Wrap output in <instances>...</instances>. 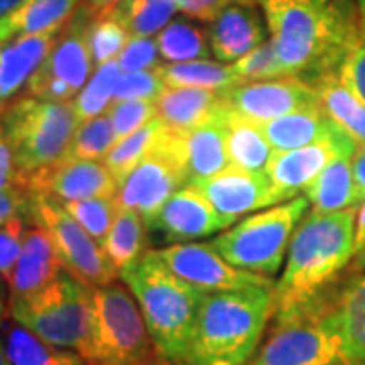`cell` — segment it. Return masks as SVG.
<instances>
[{
	"instance_id": "10",
	"label": "cell",
	"mask_w": 365,
	"mask_h": 365,
	"mask_svg": "<svg viewBox=\"0 0 365 365\" xmlns=\"http://www.w3.org/2000/svg\"><path fill=\"white\" fill-rule=\"evenodd\" d=\"M26 222L43 227L57 250L63 268L91 288L110 284L118 272L110 264L104 248L96 242L59 199L45 193H31L26 205Z\"/></svg>"
},
{
	"instance_id": "14",
	"label": "cell",
	"mask_w": 365,
	"mask_h": 365,
	"mask_svg": "<svg viewBox=\"0 0 365 365\" xmlns=\"http://www.w3.org/2000/svg\"><path fill=\"white\" fill-rule=\"evenodd\" d=\"M189 185L197 187L211 203L217 213L222 232L256 211L278 205L272 182L266 173H252L230 165L207 179Z\"/></svg>"
},
{
	"instance_id": "19",
	"label": "cell",
	"mask_w": 365,
	"mask_h": 365,
	"mask_svg": "<svg viewBox=\"0 0 365 365\" xmlns=\"http://www.w3.org/2000/svg\"><path fill=\"white\" fill-rule=\"evenodd\" d=\"M148 227L163 234V237L173 244L195 242L199 237L222 232L217 213L193 185L177 189L165 201V205Z\"/></svg>"
},
{
	"instance_id": "29",
	"label": "cell",
	"mask_w": 365,
	"mask_h": 365,
	"mask_svg": "<svg viewBox=\"0 0 365 365\" xmlns=\"http://www.w3.org/2000/svg\"><path fill=\"white\" fill-rule=\"evenodd\" d=\"M79 6L81 0H21L13 13L0 21V41L59 29Z\"/></svg>"
},
{
	"instance_id": "33",
	"label": "cell",
	"mask_w": 365,
	"mask_h": 365,
	"mask_svg": "<svg viewBox=\"0 0 365 365\" xmlns=\"http://www.w3.org/2000/svg\"><path fill=\"white\" fill-rule=\"evenodd\" d=\"M108 11L130 37H153L169 25L179 9L175 0H120Z\"/></svg>"
},
{
	"instance_id": "23",
	"label": "cell",
	"mask_w": 365,
	"mask_h": 365,
	"mask_svg": "<svg viewBox=\"0 0 365 365\" xmlns=\"http://www.w3.org/2000/svg\"><path fill=\"white\" fill-rule=\"evenodd\" d=\"M266 140L270 143L274 153L292 150L307 144H313L317 140H325L335 136L341 128L327 116L321 106L297 110L284 116L272 118L268 122L260 124Z\"/></svg>"
},
{
	"instance_id": "59",
	"label": "cell",
	"mask_w": 365,
	"mask_h": 365,
	"mask_svg": "<svg viewBox=\"0 0 365 365\" xmlns=\"http://www.w3.org/2000/svg\"><path fill=\"white\" fill-rule=\"evenodd\" d=\"M4 140V130H2V120H0V143Z\"/></svg>"
},
{
	"instance_id": "5",
	"label": "cell",
	"mask_w": 365,
	"mask_h": 365,
	"mask_svg": "<svg viewBox=\"0 0 365 365\" xmlns=\"http://www.w3.org/2000/svg\"><path fill=\"white\" fill-rule=\"evenodd\" d=\"M331 297L333 288L304 307L274 311L248 365H351Z\"/></svg>"
},
{
	"instance_id": "34",
	"label": "cell",
	"mask_w": 365,
	"mask_h": 365,
	"mask_svg": "<svg viewBox=\"0 0 365 365\" xmlns=\"http://www.w3.org/2000/svg\"><path fill=\"white\" fill-rule=\"evenodd\" d=\"M163 128H165V122L160 118H155L153 122H148L143 128H138L128 136L116 140V144L110 148V153L106 155L102 163L114 175L118 185L124 181L126 175L153 150Z\"/></svg>"
},
{
	"instance_id": "30",
	"label": "cell",
	"mask_w": 365,
	"mask_h": 365,
	"mask_svg": "<svg viewBox=\"0 0 365 365\" xmlns=\"http://www.w3.org/2000/svg\"><path fill=\"white\" fill-rule=\"evenodd\" d=\"M158 73L167 88H197V90L227 91L240 86L230 63L195 59L179 63H160Z\"/></svg>"
},
{
	"instance_id": "52",
	"label": "cell",
	"mask_w": 365,
	"mask_h": 365,
	"mask_svg": "<svg viewBox=\"0 0 365 365\" xmlns=\"http://www.w3.org/2000/svg\"><path fill=\"white\" fill-rule=\"evenodd\" d=\"M138 365H179V364L170 361V359L163 357V355H158V353H153L150 357H146V359H144V361H140Z\"/></svg>"
},
{
	"instance_id": "51",
	"label": "cell",
	"mask_w": 365,
	"mask_h": 365,
	"mask_svg": "<svg viewBox=\"0 0 365 365\" xmlns=\"http://www.w3.org/2000/svg\"><path fill=\"white\" fill-rule=\"evenodd\" d=\"M9 311H11V307H9V300H6V282L0 278V327L4 325V319H6Z\"/></svg>"
},
{
	"instance_id": "4",
	"label": "cell",
	"mask_w": 365,
	"mask_h": 365,
	"mask_svg": "<svg viewBox=\"0 0 365 365\" xmlns=\"http://www.w3.org/2000/svg\"><path fill=\"white\" fill-rule=\"evenodd\" d=\"M120 280L138 302L158 355L182 365L205 294L173 272L157 250H146Z\"/></svg>"
},
{
	"instance_id": "57",
	"label": "cell",
	"mask_w": 365,
	"mask_h": 365,
	"mask_svg": "<svg viewBox=\"0 0 365 365\" xmlns=\"http://www.w3.org/2000/svg\"><path fill=\"white\" fill-rule=\"evenodd\" d=\"M355 268H359V270H365V256H364V258H355Z\"/></svg>"
},
{
	"instance_id": "18",
	"label": "cell",
	"mask_w": 365,
	"mask_h": 365,
	"mask_svg": "<svg viewBox=\"0 0 365 365\" xmlns=\"http://www.w3.org/2000/svg\"><path fill=\"white\" fill-rule=\"evenodd\" d=\"M266 19L258 4L235 2L225 6L207 25V39L211 55L220 63H235L250 51L266 43Z\"/></svg>"
},
{
	"instance_id": "44",
	"label": "cell",
	"mask_w": 365,
	"mask_h": 365,
	"mask_svg": "<svg viewBox=\"0 0 365 365\" xmlns=\"http://www.w3.org/2000/svg\"><path fill=\"white\" fill-rule=\"evenodd\" d=\"M116 59L122 73L157 69L160 66V53H158L157 39H153V37H132L124 45V49L120 51Z\"/></svg>"
},
{
	"instance_id": "42",
	"label": "cell",
	"mask_w": 365,
	"mask_h": 365,
	"mask_svg": "<svg viewBox=\"0 0 365 365\" xmlns=\"http://www.w3.org/2000/svg\"><path fill=\"white\" fill-rule=\"evenodd\" d=\"M232 67H234L235 78L240 79V83L284 78L270 39L262 43L260 47H256L254 51H250L246 57L237 59L235 63H232Z\"/></svg>"
},
{
	"instance_id": "31",
	"label": "cell",
	"mask_w": 365,
	"mask_h": 365,
	"mask_svg": "<svg viewBox=\"0 0 365 365\" xmlns=\"http://www.w3.org/2000/svg\"><path fill=\"white\" fill-rule=\"evenodd\" d=\"M144 227H146V223L136 211L118 205L112 227L102 242L106 256H108L110 264L114 266L118 276L124 268H128L146 252Z\"/></svg>"
},
{
	"instance_id": "11",
	"label": "cell",
	"mask_w": 365,
	"mask_h": 365,
	"mask_svg": "<svg viewBox=\"0 0 365 365\" xmlns=\"http://www.w3.org/2000/svg\"><path fill=\"white\" fill-rule=\"evenodd\" d=\"M91 21L93 13L86 4L71 14L45 61L26 81L25 96L51 102H73L96 67L90 51Z\"/></svg>"
},
{
	"instance_id": "36",
	"label": "cell",
	"mask_w": 365,
	"mask_h": 365,
	"mask_svg": "<svg viewBox=\"0 0 365 365\" xmlns=\"http://www.w3.org/2000/svg\"><path fill=\"white\" fill-rule=\"evenodd\" d=\"M116 140L112 120L106 112V114L79 122L63 158L66 160H104Z\"/></svg>"
},
{
	"instance_id": "56",
	"label": "cell",
	"mask_w": 365,
	"mask_h": 365,
	"mask_svg": "<svg viewBox=\"0 0 365 365\" xmlns=\"http://www.w3.org/2000/svg\"><path fill=\"white\" fill-rule=\"evenodd\" d=\"M355 6H357L359 23H361V31H364V35H365V0H355Z\"/></svg>"
},
{
	"instance_id": "7",
	"label": "cell",
	"mask_w": 365,
	"mask_h": 365,
	"mask_svg": "<svg viewBox=\"0 0 365 365\" xmlns=\"http://www.w3.org/2000/svg\"><path fill=\"white\" fill-rule=\"evenodd\" d=\"M153 353L155 343L128 287L114 280L93 288L90 333L79 357L88 365H138Z\"/></svg>"
},
{
	"instance_id": "6",
	"label": "cell",
	"mask_w": 365,
	"mask_h": 365,
	"mask_svg": "<svg viewBox=\"0 0 365 365\" xmlns=\"http://www.w3.org/2000/svg\"><path fill=\"white\" fill-rule=\"evenodd\" d=\"M0 120L21 182L59 163L79 124L71 102L31 96L14 98L2 106Z\"/></svg>"
},
{
	"instance_id": "20",
	"label": "cell",
	"mask_w": 365,
	"mask_h": 365,
	"mask_svg": "<svg viewBox=\"0 0 365 365\" xmlns=\"http://www.w3.org/2000/svg\"><path fill=\"white\" fill-rule=\"evenodd\" d=\"M63 270H66L63 262L53 246L49 234L39 225L26 227L21 256L6 280L9 302L25 299L29 294L45 288Z\"/></svg>"
},
{
	"instance_id": "49",
	"label": "cell",
	"mask_w": 365,
	"mask_h": 365,
	"mask_svg": "<svg viewBox=\"0 0 365 365\" xmlns=\"http://www.w3.org/2000/svg\"><path fill=\"white\" fill-rule=\"evenodd\" d=\"M365 244V199L357 207V220H355V254Z\"/></svg>"
},
{
	"instance_id": "16",
	"label": "cell",
	"mask_w": 365,
	"mask_h": 365,
	"mask_svg": "<svg viewBox=\"0 0 365 365\" xmlns=\"http://www.w3.org/2000/svg\"><path fill=\"white\" fill-rule=\"evenodd\" d=\"M225 100L237 114L258 124L297 110L321 106L313 86L302 78H278L240 83L225 91Z\"/></svg>"
},
{
	"instance_id": "21",
	"label": "cell",
	"mask_w": 365,
	"mask_h": 365,
	"mask_svg": "<svg viewBox=\"0 0 365 365\" xmlns=\"http://www.w3.org/2000/svg\"><path fill=\"white\" fill-rule=\"evenodd\" d=\"M61 29L0 41V108L25 90L26 81L45 61Z\"/></svg>"
},
{
	"instance_id": "24",
	"label": "cell",
	"mask_w": 365,
	"mask_h": 365,
	"mask_svg": "<svg viewBox=\"0 0 365 365\" xmlns=\"http://www.w3.org/2000/svg\"><path fill=\"white\" fill-rule=\"evenodd\" d=\"M333 314L351 365H365V274L357 272L333 288Z\"/></svg>"
},
{
	"instance_id": "1",
	"label": "cell",
	"mask_w": 365,
	"mask_h": 365,
	"mask_svg": "<svg viewBox=\"0 0 365 365\" xmlns=\"http://www.w3.org/2000/svg\"><path fill=\"white\" fill-rule=\"evenodd\" d=\"M262 9L284 78L313 81L337 71L364 37L351 0H262Z\"/></svg>"
},
{
	"instance_id": "45",
	"label": "cell",
	"mask_w": 365,
	"mask_h": 365,
	"mask_svg": "<svg viewBox=\"0 0 365 365\" xmlns=\"http://www.w3.org/2000/svg\"><path fill=\"white\" fill-rule=\"evenodd\" d=\"M26 217H14L4 225H0V278L6 282L13 272L14 264L21 256L23 242H25Z\"/></svg>"
},
{
	"instance_id": "53",
	"label": "cell",
	"mask_w": 365,
	"mask_h": 365,
	"mask_svg": "<svg viewBox=\"0 0 365 365\" xmlns=\"http://www.w3.org/2000/svg\"><path fill=\"white\" fill-rule=\"evenodd\" d=\"M19 4H21V0H0V21L13 13Z\"/></svg>"
},
{
	"instance_id": "48",
	"label": "cell",
	"mask_w": 365,
	"mask_h": 365,
	"mask_svg": "<svg viewBox=\"0 0 365 365\" xmlns=\"http://www.w3.org/2000/svg\"><path fill=\"white\" fill-rule=\"evenodd\" d=\"M353 175H355V182H357V191H359V199H365V144L359 146L353 155Z\"/></svg>"
},
{
	"instance_id": "37",
	"label": "cell",
	"mask_w": 365,
	"mask_h": 365,
	"mask_svg": "<svg viewBox=\"0 0 365 365\" xmlns=\"http://www.w3.org/2000/svg\"><path fill=\"white\" fill-rule=\"evenodd\" d=\"M4 343L13 365H59L66 351H69L45 343L33 331L19 323L6 327Z\"/></svg>"
},
{
	"instance_id": "47",
	"label": "cell",
	"mask_w": 365,
	"mask_h": 365,
	"mask_svg": "<svg viewBox=\"0 0 365 365\" xmlns=\"http://www.w3.org/2000/svg\"><path fill=\"white\" fill-rule=\"evenodd\" d=\"M175 2H177V9L185 16L201 21V23L213 21L225 6L235 4V2H242V4H262V0H175Z\"/></svg>"
},
{
	"instance_id": "38",
	"label": "cell",
	"mask_w": 365,
	"mask_h": 365,
	"mask_svg": "<svg viewBox=\"0 0 365 365\" xmlns=\"http://www.w3.org/2000/svg\"><path fill=\"white\" fill-rule=\"evenodd\" d=\"M128 39V31L110 11L93 14L90 26V51L93 66L98 67L106 61L116 59Z\"/></svg>"
},
{
	"instance_id": "55",
	"label": "cell",
	"mask_w": 365,
	"mask_h": 365,
	"mask_svg": "<svg viewBox=\"0 0 365 365\" xmlns=\"http://www.w3.org/2000/svg\"><path fill=\"white\" fill-rule=\"evenodd\" d=\"M0 365H13L11 364V357H9V351H6V343L0 337Z\"/></svg>"
},
{
	"instance_id": "43",
	"label": "cell",
	"mask_w": 365,
	"mask_h": 365,
	"mask_svg": "<svg viewBox=\"0 0 365 365\" xmlns=\"http://www.w3.org/2000/svg\"><path fill=\"white\" fill-rule=\"evenodd\" d=\"M165 88L167 86L158 73V67L146 69V71L122 73L118 79L114 102L118 100H157L158 93Z\"/></svg>"
},
{
	"instance_id": "50",
	"label": "cell",
	"mask_w": 365,
	"mask_h": 365,
	"mask_svg": "<svg viewBox=\"0 0 365 365\" xmlns=\"http://www.w3.org/2000/svg\"><path fill=\"white\" fill-rule=\"evenodd\" d=\"M118 2H120V0H83V4H86L93 14L108 11V9H112Z\"/></svg>"
},
{
	"instance_id": "58",
	"label": "cell",
	"mask_w": 365,
	"mask_h": 365,
	"mask_svg": "<svg viewBox=\"0 0 365 365\" xmlns=\"http://www.w3.org/2000/svg\"><path fill=\"white\" fill-rule=\"evenodd\" d=\"M364 256H365V244L361 246V250H359V252L355 254V258H364Z\"/></svg>"
},
{
	"instance_id": "2",
	"label": "cell",
	"mask_w": 365,
	"mask_h": 365,
	"mask_svg": "<svg viewBox=\"0 0 365 365\" xmlns=\"http://www.w3.org/2000/svg\"><path fill=\"white\" fill-rule=\"evenodd\" d=\"M355 220L357 207L311 211L300 220L274 284V311L304 307L339 284L355 260Z\"/></svg>"
},
{
	"instance_id": "40",
	"label": "cell",
	"mask_w": 365,
	"mask_h": 365,
	"mask_svg": "<svg viewBox=\"0 0 365 365\" xmlns=\"http://www.w3.org/2000/svg\"><path fill=\"white\" fill-rule=\"evenodd\" d=\"M71 217L96 240L104 242L116 217L118 203L114 199H83V201H61Z\"/></svg>"
},
{
	"instance_id": "8",
	"label": "cell",
	"mask_w": 365,
	"mask_h": 365,
	"mask_svg": "<svg viewBox=\"0 0 365 365\" xmlns=\"http://www.w3.org/2000/svg\"><path fill=\"white\" fill-rule=\"evenodd\" d=\"M311 207L304 195L256 211L213 237V248L235 268L272 278L282 270L288 246Z\"/></svg>"
},
{
	"instance_id": "35",
	"label": "cell",
	"mask_w": 365,
	"mask_h": 365,
	"mask_svg": "<svg viewBox=\"0 0 365 365\" xmlns=\"http://www.w3.org/2000/svg\"><path fill=\"white\" fill-rule=\"evenodd\" d=\"M122 76V69L118 66V59L106 61L96 67L83 90L73 98V110L78 114L79 122L90 120L93 116L106 114L112 106V100L116 96L118 79Z\"/></svg>"
},
{
	"instance_id": "39",
	"label": "cell",
	"mask_w": 365,
	"mask_h": 365,
	"mask_svg": "<svg viewBox=\"0 0 365 365\" xmlns=\"http://www.w3.org/2000/svg\"><path fill=\"white\" fill-rule=\"evenodd\" d=\"M29 191L14 169L13 155L9 144L0 143V225L11 222L14 217H26Z\"/></svg>"
},
{
	"instance_id": "25",
	"label": "cell",
	"mask_w": 365,
	"mask_h": 365,
	"mask_svg": "<svg viewBox=\"0 0 365 365\" xmlns=\"http://www.w3.org/2000/svg\"><path fill=\"white\" fill-rule=\"evenodd\" d=\"M155 102L158 118L177 130H191L227 106L223 91L197 88H165Z\"/></svg>"
},
{
	"instance_id": "17",
	"label": "cell",
	"mask_w": 365,
	"mask_h": 365,
	"mask_svg": "<svg viewBox=\"0 0 365 365\" xmlns=\"http://www.w3.org/2000/svg\"><path fill=\"white\" fill-rule=\"evenodd\" d=\"M29 193H45L59 201L114 199L118 181L102 160H66L41 170L23 182Z\"/></svg>"
},
{
	"instance_id": "26",
	"label": "cell",
	"mask_w": 365,
	"mask_h": 365,
	"mask_svg": "<svg viewBox=\"0 0 365 365\" xmlns=\"http://www.w3.org/2000/svg\"><path fill=\"white\" fill-rule=\"evenodd\" d=\"M302 195L309 199L311 211L331 213L361 203L353 175V157H337L321 170Z\"/></svg>"
},
{
	"instance_id": "15",
	"label": "cell",
	"mask_w": 365,
	"mask_h": 365,
	"mask_svg": "<svg viewBox=\"0 0 365 365\" xmlns=\"http://www.w3.org/2000/svg\"><path fill=\"white\" fill-rule=\"evenodd\" d=\"M357 148L359 146L353 143L351 136L341 130L325 140H317L292 150L274 153L266 175L270 177L278 203L302 195L304 189L331 160L337 157H353Z\"/></svg>"
},
{
	"instance_id": "28",
	"label": "cell",
	"mask_w": 365,
	"mask_h": 365,
	"mask_svg": "<svg viewBox=\"0 0 365 365\" xmlns=\"http://www.w3.org/2000/svg\"><path fill=\"white\" fill-rule=\"evenodd\" d=\"M225 144L230 165L237 169L266 173L274 157V148L266 140L260 124L237 114L232 108H227L225 116Z\"/></svg>"
},
{
	"instance_id": "46",
	"label": "cell",
	"mask_w": 365,
	"mask_h": 365,
	"mask_svg": "<svg viewBox=\"0 0 365 365\" xmlns=\"http://www.w3.org/2000/svg\"><path fill=\"white\" fill-rule=\"evenodd\" d=\"M337 78L365 104V35L355 41L341 59Z\"/></svg>"
},
{
	"instance_id": "41",
	"label": "cell",
	"mask_w": 365,
	"mask_h": 365,
	"mask_svg": "<svg viewBox=\"0 0 365 365\" xmlns=\"http://www.w3.org/2000/svg\"><path fill=\"white\" fill-rule=\"evenodd\" d=\"M108 116L112 120L116 138L120 140L158 118L157 102L155 100H118V102H112Z\"/></svg>"
},
{
	"instance_id": "22",
	"label": "cell",
	"mask_w": 365,
	"mask_h": 365,
	"mask_svg": "<svg viewBox=\"0 0 365 365\" xmlns=\"http://www.w3.org/2000/svg\"><path fill=\"white\" fill-rule=\"evenodd\" d=\"M227 108L230 106H225L222 112H217L215 116H211L195 128L182 130V155H185L187 185L207 179L225 167H230L227 144H225Z\"/></svg>"
},
{
	"instance_id": "27",
	"label": "cell",
	"mask_w": 365,
	"mask_h": 365,
	"mask_svg": "<svg viewBox=\"0 0 365 365\" xmlns=\"http://www.w3.org/2000/svg\"><path fill=\"white\" fill-rule=\"evenodd\" d=\"M319 96V104L341 130L349 134L357 146L365 144V104L339 78L337 71L309 81Z\"/></svg>"
},
{
	"instance_id": "54",
	"label": "cell",
	"mask_w": 365,
	"mask_h": 365,
	"mask_svg": "<svg viewBox=\"0 0 365 365\" xmlns=\"http://www.w3.org/2000/svg\"><path fill=\"white\" fill-rule=\"evenodd\" d=\"M59 365H88V364L79 357L78 353L66 351V355H63V359L59 361Z\"/></svg>"
},
{
	"instance_id": "13",
	"label": "cell",
	"mask_w": 365,
	"mask_h": 365,
	"mask_svg": "<svg viewBox=\"0 0 365 365\" xmlns=\"http://www.w3.org/2000/svg\"><path fill=\"white\" fill-rule=\"evenodd\" d=\"M157 252L173 272L181 280L189 282L191 287L201 290L203 294L242 290V288L250 287L274 288L276 284L272 278L232 266L217 250L213 248L211 242L173 244L169 248L157 250Z\"/></svg>"
},
{
	"instance_id": "3",
	"label": "cell",
	"mask_w": 365,
	"mask_h": 365,
	"mask_svg": "<svg viewBox=\"0 0 365 365\" xmlns=\"http://www.w3.org/2000/svg\"><path fill=\"white\" fill-rule=\"evenodd\" d=\"M274 314V288L205 294L182 365H248Z\"/></svg>"
},
{
	"instance_id": "12",
	"label": "cell",
	"mask_w": 365,
	"mask_h": 365,
	"mask_svg": "<svg viewBox=\"0 0 365 365\" xmlns=\"http://www.w3.org/2000/svg\"><path fill=\"white\" fill-rule=\"evenodd\" d=\"M185 185L187 170L182 155V130L165 124L153 150L118 185L116 203L120 207L136 211L148 227L165 201Z\"/></svg>"
},
{
	"instance_id": "32",
	"label": "cell",
	"mask_w": 365,
	"mask_h": 365,
	"mask_svg": "<svg viewBox=\"0 0 365 365\" xmlns=\"http://www.w3.org/2000/svg\"><path fill=\"white\" fill-rule=\"evenodd\" d=\"M195 19L182 16L173 19L157 37L160 59L167 63H179V61H195V59H207L209 39L207 33L199 25L193 23Z\"/></svg>"
},
{
	"instance_id": "9",
	"label": "cell",
	"mask_w": 365,
	"mask_h": 365,
	"mask_svg": "<svg viewBox=\"0 0 365 365\" xmlns=\"http://www.w3.org/2000/svg\"><path fill=\"white\" fill-rule=\"evenodd\" d=\"M91 292L93 288L63 270L45 288L9 302L11 317L53 347L78 353L90 333Z\"/></svg>"
}]
</instances>
